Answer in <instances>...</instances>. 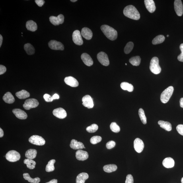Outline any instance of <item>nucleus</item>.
<instances>
[{"instance_id": "obj_20", "label": "nucleus", "mask_w": 183, "mask_h": 183, "mask_svg": "<svg viewBox=\"0 0 183 183\" xmlns=\"http://www.w3.org/2000/svg\"><path fill=\"white\" fill-rule=\"evenodd\" d=\"M144 3L146 8L150 13H153L155 12L156 7L153 0H145Z\"/></svg>"}, {"instance_id": "obj_47", "label": "nucleus", "mask_w": 183, "mask_h": 183, "mask_svg": "<svg viewBox=\"0 0 183 183\" xmlns=\"http://www.w3.org/2000/svg\"><path fill=\"white\" fill-rule=\"evenodd\" d=\"M176 129L180 134L183 136V125H179L176 127Z\"/></svg>"}, {"instance_id": "obj_33", "label": "nucleus", "mask_w": 183, "mask_h": 183, "mask_svg": "<svg viewBox=\"0 0 183 183\" xmlns=\"http://www.w3.org/2000/svg\"><path fill=\"white\" fill-rule=\"evenodd\" d=\"M24 178L26 180L31 183H39L40 182V179L39 177H36L35 178H32L30 177L29 174L28 173H25L23 174Z\"/></svg>"}, {"instance_id": "obj_50", "label": "nucleus", "mask_w": 183, "mask_h": 183, "mask_svg": "<svg viewBox=\"0 0 183 183\" xmlns=\"http://www.w3.org/2000/svg\"><path fill=\"white\" fill-rule=\"evenodd\" d=\"M53 100L59 99V96L57 94H55L52 96Z\"/></svg>"}, {"instance_id": "obj_51", "label": "nucleus", "mask_w": 183, "mask_h": 183, "mask_svg": "<svg viewBox=\"0 0 183 183\" xmlns=\"http://www.w3.org/2000/svg\"><path fill=\"white\" fill-rule=\"evenodd\" d=\"M3 131L1 128H0V137L1 138L3 136Z\"/></svg>"}, {"instance_id": "obj_15", "label": "nucleus", "mask_w": 183, "mask_h": 183, "mask_svg": "<svg viewBox=\"0 0 183 183\" xmlns=\"http://www.w3.org/2000/svg\"><path fill=\"white\" fill-rule=\"evenodd\" d=\"M53 114L56 118L59 119L65 118L67 116V113L63 109L59 108L53 111Z\"/></svg>"}, {"instance_id": "obj_52", "label": "nucleus", "mask_w": 183, "mask_h": 183, "mask_svg": "<svg viewBox=\"0 0 183 183\" xmlns=\"http://www.w3.org/2000/svg\"><path fill=\"white\" fill-rule=\"evenodd\" d=\"M180 104L181 107L183 108V98L180 99Z\"/></svg>"}, {"instance_id": "obj_19", "label": "nucleus", "mask_w": 183, "mask_h": 183, "mask_svg": "<svg viewBox=\"0 0 183 183\" xmlns=\"http://www.w3.org/2000/svg\"><path fill=\"white\" fill-rule=\"evenodd\" d=\"M81 59L83 63L88 66H91L93 64V61L90 55L87 53H83L81 55Z\"/></svg>"}, {"instance_id": "obj_29", "label": "nucleus", "mask_w": 183, "mask_h": 183, "mask_svg": "<svg viewBox=\"0 0 183 183\" xmlns=\"http://www.w3.org/2000/svg\"><path fill=\"white\" fill-rule=\"evenodd\" d=\"M16 96L20 99H24L26 98L29 97L30 94L27 91L25 90H22L16 93Z\"/></svg>"}, {"instance_id": "obj_42", "label": "nucleus", "mask_w": 183, "mask_h": 183, "mask_svg": "<svg viewBox=\"0 0 183 183\" xmlns=\"http://www.w3.org/2000/svg\"><path fill=\"white\" fill-rule=\"evenodd\" d=\"M102 140V138L101 137L96 136H94L91 138L90 139V142L92 144L95 145L100 142Z\"/></svg>"}, {"instance_id": "obj_14", "label": "nucleus", "mask_w": 183, "mask_h": 183, "mask_svg": "<svg viewBox=\"0 0 183 183\" xmlns=\"http://www.w3.org/2000/svg\"><path fill=\"white\" fill-rule=\"evenodd\" d=\"M174 9L177 15L179 16H182L183 13V6L181 0H175L174 2Z\"/></svg>"}, {"instance_id": "obj_36", "label": "nucleus", "mask_w": 183, "mask_h": 183, "mask_svg": "<svg viewBox=\"0 0 183 183\" xmlns=\"http://www.w3.org/2000/svg\"><path fill=\"white\" fill-rule=\"evenodd\" d=\"M165 40V38L163 35H159L154 38L152 40L153 44L156 45L161 44V43L164 42Z\"/></svg>"}, {"instance_id": "obj_24", "label": "nucleus", "mask_w": 183, "mask_h": 183, "mask_svg": "<svg viewBox=\"0 0 183 183\" xmlns=\"http://www.w3.org/2000/svg\"><path fill=\"white\" fill-rule=\"evenodd\" d=\"M26 27L27 29L32 32H35L38 29V26L35 22L32 20H29L26 22Z\"/></svg>"}, {"instance_id": "obj_11", "label": "nucleus", "mask_w": 183, "mask_h": 183, "mask_svg": "<svg viewBox=\"0 0 183 183\" xmlns=\"http://www.w3.org/2000/svg\"><path fill=\"white\" fill-rule=\"evenodd\" d=\"M64 16L63 14H60L57 17L54 16H51L49 18L50 21L53 25L58 26L63 24L64 22Z\"/></svg>"}, {"instance_id": "obj_7", "label": "nucleus", "mask_w": 183, "mask_h": 183, "mask_svg": "<svg viewBox=\"0 0 183 183\" xmlns=\"http://www.w3.org/2000/svg\"><path fill=\"white\" fill-rule=\"evenodd\" d=\"M29 141L33 144L39 146L44 145L46 143L45 140L42 137L37 135L32 136L30 138Z\"/></svg>"}, {"instance_id": "obj_27", "label": "nucleus", "mask_w": 183, "mask_h": 183, "mask_svg": "<svg viewBox=\"0 0 183 183\" xmlns=\"http://www.w3.org/2000/svg\"><path fill=\"white\" fill-rule=\"evenodd\" d=\"M158 124L160 125V127L166 131H170L172 130V125L169 122L160 120L158 121Z\"/></svg>"}, {"instance_id": "obj_40", "label": "nucleus", "mask_w": 183, "mask_h": 183, "mask_svg": "<svg viewBox=\"0 0 183 183\" xmlns=\"http://www.w3.org/2000/svg\"><path fill=\"white\" fill-rule=\"evenodd\" d=\"M110 127L111 130L114 133H118L120 132V127L117 125L116 122H113L111 123Z\"/></svg>"}, {"instance_id": "obj_22", "label": "nucleus", "mask_w": 183, "mask_h": 183, "mask_svg": "<svg viewBox=\"0 0 183 183\" xmlns=\"http://www.w3.org/2000/svg\"><path fill=\"white\" fill-rule=\"evenodd\" d=\"M70 147L74 150H81L84 148V145L83 143L78 142L75 139H72L71 142Z\"/></svg>"}, {"instance_id": "obj_57", "label": "nucleus", "mask_w": 183, "mask_h": 183, "mask_svg": "<svg viewBox=\"0 0 183 183\" xmlns=\"http://www.w3.org/2000/svg\"><path fill=\"white\" fill-rule=\"evenodd\" d=\"M168 36H169V35H167V37H168Z\"/></svg>"}, {"instance_id": "obj_48", "label": "nucleus", "mask_w": 183, "mask_h": 183, "mask_svg": "<svg viewBox=\"0 0 183 183\" xmlns=\"http://www.w3.org/2000/svg\"><path fill=\"white\" fill-rule=\"evenodd\" d=\"M6 70H7V69L5 66L2 65H0V75H1L5 73Z\"/></svg>"}, {"instance_id": "obj_46", "label": "nucleus", "mask_w": 183, "mask_h": 183, "mask_svg": "<svg viewBox=\"0 0 183 183\" xmlns=\"http://www.w3.org/2000/svg\"><path fill=\"white\" fill-rule=\"evenodd\" d=\"M125 183H134L133 177L131 174H129L127 176Z\"/></svg>"}, {"instance_id": "obj_23", "label": "nucleus", "mask_w": 183, "mask_h": 183, "mask_svg": "<svg viewBox=\"0 0 183 183\" xmlns=\"http://www.w3.org/2000/svg\"><path fill=\"white\" fill-rule=\"evenodd\" d=\"M162 164L164 167L166 168H172L174 166V160L171 157L166 158L162 162Z\"/></svg>"}, {"instance_id": "obj_16", "label": "nucleus", "mask_w": 183, "mask_h": 183, "mask_svg": "<svg viewBox=\"0 0 183 183\" xmlns=\"http://www.w3.org/2000/svg\"><path fill=\"white\" fill-rule=\"evenodd\" d=\"M12 112L17 118L20 120H25L27 118V115L23 110L19 109H14Z\"/></svg>"}, {"instance_id": "obj_38", "label": "nucleus", "mask_w": 183, "mask_h": 183, "mask_svg": "<svg viewBox=\"0 0 183 183\" xmlns=\"http://www.w3.org/2000/svg\"><path fill=\"white\" fill-rule=\"evenodd\" d=\"M138 114L143 124H147V118L145 113L143 109L140 108L138 111Z\"/></svg>"}, {"instance_id": "obj_54", "label": "nucleus", "mask_w": 183, "mask_h": 183, "mask_svg": "<svg viewBox=\"0 0 183 183\" xmlns=\"http://www.w3.org/2000/svg\"><path fill=\"white\" fill-rule=\"evenodd\" d=\"M3 38L1 35H0V47H1L3 42Z\"/></svg>"}, {"instance_id": "obj_44", "label": "nucleus", "mask_w": 183, "mask_h": 183, "mask_svg": "<svg viewBox=\"0 0 183 183\" xmlns=\"http://www.w3.org/2000/svg\"><path fill=\"white\" fill-rule=\"evenodd\" d=\"M44 98L45 100L47 102H52L54 100L52 97L48 94H46L44 95Z\"/></svg>"}, {"instance_id": "obj_21", "label": "nucleus", "mask_w": 183, "mask_h": 183, "mask_svg": "<svg viewBox=\"0 0 183 183\" xmlns=\"http://www.w3.org/2000/svg\"><path fill=\"white\" fill-rule=\"evenodd\" d=\"M81 35L83 38L86 40H91L93 36V33L92 31L87 27L82 29L81 31Z\"/></svg>"}, {"instance_id": "obj_12", "label": "nucleus", "mask_w": 183, "mask_h": 183, "mask_svg": "<svg viewBox=\"0 0 183 183\" xmlns=\"http://www.w3.org/2000/svg\"><path fill=\"white\" fill-rule=\"evenodd\" d=\"M82 102L83 105L88 109H91L93 107L94 104L93 99L89 95H86L82 98Z\"/></svg>"}, {"instance_id": "obj_3", "label": "nucleus", "mask_w": 183, "mask_h": 183, "mask_svg": "<svg viewBox=\"0 0 183 183\" xmlns=\"http://www.w3.org/2000/svg\"><path fill=\"white\" fill-rule=\"evenodd\" d=\"M159 63V61L158 57H154L151 59L150 69L152 72L155 74H158L161 72V69Z\"/></svg>"}, {"instance_id": "obj_10", "label": "nucleus", "mask_w": 183, "mask_h": 183, "mask_svg": "<svg viewBox=\"0 0 183 183\" xmlns=\"http://www.w3.org/2000/svg\"><path fill=\"white\" fill-rule=\"evenodd\" d=\"M73 40L76 45L81 46L83 43L81 32L79 30H75L72 34Z\"/></svg>"}, {"instance_id": "obj_45", "label": "nucleus", "mask_w": 183, "mask_h": 183, "mask_svg": "<svg viewBox=\"0 0 183 183\" xmlns=\"http://www.w3.org/2000/svg\"><path fill=\"white\" fill-rule=\"evenodd\" d=\"M180 49L182 53L178 56V60L181 62H183V44L180 45Z\"/></svg>"}, {"instance_id": "obj_56", "label": "nucleus", "mask_w": 183, "mask_h": 183, "mask_svg": "<svg viewBox=\"0 0 183 183\" xmlns=\"http://www.w3.org/2000/svg\"><path fill=\"white\" fill-rule=\"evenodd\" d=\"M181 182L182 183H183V177L182 178Z\"/></svg>"}, {"instance_id": "obj_49", "label": "nucleus", "mask_w": 183, "mask_h": 183, "mask_svg": "<svg viewBox=\"0 0 183 183\" xmlns=\"http://www.w3.org/2000/svg\"><path fill=\"white\" fill-rule=\"evenodd\" d=\"M35 2L37 5L40 7H42V6L44 5L45 3V1L44 0H35Z\"/></svg>"}, {"instance_id": "obj_37", "label": "nucleus", "mask_w": 183, "mask_h": 183, "mask_svg": "<svg viewBox=\"0 0 183 183\" xmlns=\"http://www.w3.org/2000/svg\"><path fill=\"white\" fill-rule=\"evenodd\" d=\"M56 161L55 159H52L48 162L46 166V170L47 172H51L54 171L55 170L54 164Z\"/></svg>"}, {"instance_id": "obj_18", "label": "nucleus", "mask_w": 183, "mask_h": 183, "mask_svg": "<svg viewBox=\"0 0 183 183\" xmlns=\"http://www.w3.org/2000/svg\"><path fill=\"white\" fill-rule=\"evenodd\" d=\"M64 81L67 85L71 87H76L79 85V82L77 80L72 77H66Z\"/></svg>"}, {"instance_id": "obj_1", "label": "nucleus", "mask_w": 183, "mask_h": 183, "mask_svg": "<svg viewBox=\"0 0 183 183\" xmlns=\"http://www.w3.org/2000/svg\"><path fill=\"white\" fill-rule=\"evenodd\" d=\"M123 13L126 17L135 20L140 18V14L136 8L133 5H129L125 8Z\"/></svg>"}, {"instance_id": "obj_8", "label": "nucleus", "mask_w": 183, "mask_h": 183, "mask_svg": "<svg viewBox=\"0 0 183 183\" xmlns=\"http://www.w3.org/2000/svg\"><path fill=\"white\" fill-rule=\"evenodd\" d=\"M97 58L99 61L102 65L107 66L110 64L108 55L105 53L101 52L97 55Z\"/></svg>"}, {"instance_id": "obj_53", "label": "nucleus", "mask_w": 183, "mask_h": 183, "mask_svg": "<svg viewBox=\"0 0 183 183\" xmlns=\"http://www.w3.org/2000/svg\"><path fill=\"white\" fill-rule=\"evenodd\" d=\"M57 180L56 179H53L50 181L49 182H46V183H57Z\"/></svg>"}, {"instance_id": "obj_55", "label": "nucleus", "mask_w": 183, "mask_h": 183, "mask_svg": "<svg viewBox=\"0 0 183 183\" xmlns=\"http://www.w3.org/2000/svg\"><path fill=\"white\" fill-rule=\"evenodd\" d=\"M77 1V0H71V1L72 2H75L76 1Z\"/></svg>"}, {"instance_id": "obj_5", "label": "nucleus", "mask_w": 183, "mask_h": 183, "mask_svg": "<svg viewBox=\"0 0 183 183\" xmlns=\"http://www.w3.org/2000/svg\"><path fill=\"white\" fill-rule=\"evenodd\" d=\"M6 159L8 161L15 162L18 161L20 158V154L15 150L10 151L6 154Z\"/></svg>"}, {"instance_id": "obj_25", "label": "nucleus", "mask_w": 183, "mask_h": 183, "mask_svg": "<svg viewBox=\"0 0 183 183\" xmlns=\"http://www.w3.org/2000/svg\"><path fill=\"white\" fill-rule=\"evenodd\" d=\"M3 100L6 103L11 104L15 102V98L11 93L7 92L4 95Z\"/></svg>"}, {"instance_id": "obj_43", "label": "nucleus", "mask_w": 183, "mask_h": 183, "mask_svg": "<svg viewBox=\"0 0 183 183\" xmlns=\"http://www.w3.org/2000/svg\"><path fill=\"white\" fill-rule=\"evenodd\" d=\"M116 143L113 141H110L106 144V147L108 149H111L115 147Z\"/></svg>"}, {"instance_id": "obj_39", "label": "nucleus", "mask_w": 183, "mask_h": 183, "mask_svg": "<svg viewBox=\"0 0 183 183\" xmlns=\"http://www.w3.org/2000/svg\"><path fill=\"white\" fill-rule=\"evenodd\" d=\"M134 47V44L132 42H129L127 43L124 48V52L125 54H128L132 51Z\"/></svg>"}, {"instance_id": "obj_30", "label": "nucleus", "mask_w": 183, "mask_h": 183, "mask_svg": "<svg viewBox=\"0 0 183 183\" xmlns=\"http://www.w3.org/2000/svg\"><path fill=\"white\" fill-rule=\"evenodd\" d=\"M118 168L116 165L114 164H108L104 166L103 167V170L104 172L108 173H110L116 171Z\"/></svg>"}, {"instance_id": "obj_2", "label": "nucleus", "mask_w": 183, "mask_h": 183, "mask_svg": "<svg viewBox=\"0 0 183 183\" xmlns=\"http://www.w3.org/2000/svg\"><path fill=\"white\" fill-rule=\"evenodd\" d=\"M101 29L107 38L111 40H116L118 38V32L111 26L107 25H102Z\"/></svg>"}, {"instance_id": "obj_9", "label": "nucleus", "mask_w": 183, "mask_h": 183, "mask_svg": "<svg viewBox=\"0 0 183 183\" xmlns=\"http://www.w3.org/2000/svg\"><path fill=\"white\" fill-rule=\"evenodd\" d=\"M51 49L53 50L63 51L64 49V46L62 43L55 40H51L48 43Z\"/></svg>"}, {"instance_id": "obj_58", "label": "nucleus", "mask_w": 183, "mask_h": 183, "mask_svg": "<svg viewBox=\"0 0 183 183\" xmlns=\"http://www.w3.org/2000/svg\"><path fill=\"white\" fill-rule=\"evenodd\" d=\"M125 65H127V63H125Z\"/></svg>"}, {"instance_id": "obj_34", "label": "nucleus", "mask_w": 183, "mask_h": 183, "mask_svg": "<svg viewBox=\"0 0 183 183\" xmlns=\"http://www.w3.org/2000/svg\"><path fill=\"white\" fill-rule=\"evenodd\" d=\"M24 163L26 164L27 167L30 169H34L36 164V162L34 160L29 159H24Z\"/></svg>"}, {"instance_id": "obj_28", "label": "nucleus", "mask_w": 183, "mask_h": 183, "mask_svg": "<svg viewBox=\"0 0 183 183\" xmlns=\"http://www.w3.org/2000/svg\"><path fill=\"white\" fill-rule=\"evenodd\" d=\"M37 154L36 150L30 149L26 152L25 156L27 159H33L36 157Z\"/></svg>"}, {"instance_id": "obj_59", "label": "nucleus", "mask_w": 183, "mask_h": 183, "mask_svg": "<svg viewBox=\"0 0 183 183\" xmlns=\"http://www.w3.org/2000/svg\"><path fill=\"white\" fill-rule=\"evenodd\" d=\"M84 149H85V147H84Z\"/></svg>"}, {"instance_id": "obj_41", "label": "nucleus", "mask_w": 183, "mask_h": 183, "mask_svg": "<svg viewBox=\"0 0 183 183\" xmlns=\"http://www.w3.org/2000/svg\"><path fill=\"white\" fill-rule=\"evenodd\" d=\"M98 127L97 125L93 124L87 127L86 128V130L88 132L93 133L96 132L98 130Z\"/></svg>"}, {"instance_id": "obj_32", "label": "nucleus", "mask_w": 183, "mask_h": 183, "mask_svg": "<svg viewBox=\"0 0 183 183\" xmlns=\"http://www.w3.org/2000/svg\"><path fill=\"white\" fill-rule=\"evenodd\" d=\"M121 88L124 90H127L129 92H132L133 91V86L132 84L127 82H123L121 83Z\"/></svg>"}, {"instance_id": "obj_6", "label": "nucleus", "mask_w": 183, "mask_h": 183, "mask_svg": "<svg viewBox=\"0 0 183 183\" xmlns=\"http://www.w3.org/2000/svg\"><path fill=\"white\" fill-rule=\"evenodd\" d=\"M39 103L35 99L31 98L26 100L23 105L24 108L26 110H29L31 109L37 107Z\"/></svg>"}, {"instance_id": "obj_13", "label": "nucleus", "mask_w": 183, "mask_h": 183, "mask_svg": "<svg viewBox=\"0 0 183 183\" xmlns=\"http://www.w3.org/2000/svg\"><path fill=\"white\" fill-rule=\"evenodd\" d=\"M134 147L135 150L138 153H141L144 148V144L142 140L139 138L136 139L134 142Z\"/></svg>"}, {"instance_id": "obj_31", "label": "nucleus", "mask_w": 183, "mask_h": 183, "mask_svg": "<svg viewBox=\"0 0 183 183\" xmlns=\"http://www.w3.org/2000/svg\"><path fill=\"white\" fill-rule=\"evenodd\" d=\"M24 48L28 54L31 55L34 54L35 50L34 47L29 43L25 44Z\"/></svg>"}, {"instance_id": "obj_17", "label": "nucleus", "mask_w": 183, "mask_h": 183, "mask_svg": "<svg viewBox=\"0 0 183 183\" xmlns=\"http://www.w3.org/2000/svg\"><path fill=\"white\" fill-rule=\"evenodd\" d=\"M76 157L78 160L84 161L89 157V154L87 152L79 150L76 152Z\"/></svg>"}, {"instance_id": "obj_35", "label": "nucleus", "mask_w": 183, "mask_h": 183, "mask_svg": "<svg viewBox=\"0 0 183 183\" xmlns=\"http://www.w3.org/2000/svg\"><path fill=\"white\" fill-rule=\"evenodd\" d=\"M141 61L140 57L138 56L132 57L129 59V62L133 65L138 66L140 64Z\"/></svg>"}, {"instance_id": "obj_4", "label": "nucleus", "mask_w": 183, "mask_h": 183, "mask_svg": "<svg viewBox=\"0 0 183 183\" xmlns=\"http://www.w3.org/2000/svg\"><path fill=\"white\" fill-rule=\"evenodd\" d=\"M174 90L173 87L170 86L162 93L160 95V100L162 103L166 104L168 102L173 93Z\"/></svg>"}, {"instance_id": "obj_26", "label": "nucleus", "mask_w": 183, "mask_h": 183, "mask_svg": "<svg viewBox=\"0 0 183 183\" xmlns=\"http://www.w3.org/2000/svg\"><path fill=\"white\" fill-rule=\"evenodd\" d=\"M89 177V175L87 173H82L77 176L76 178V183H85V181Z\"/></svg>"}]
</instances>
